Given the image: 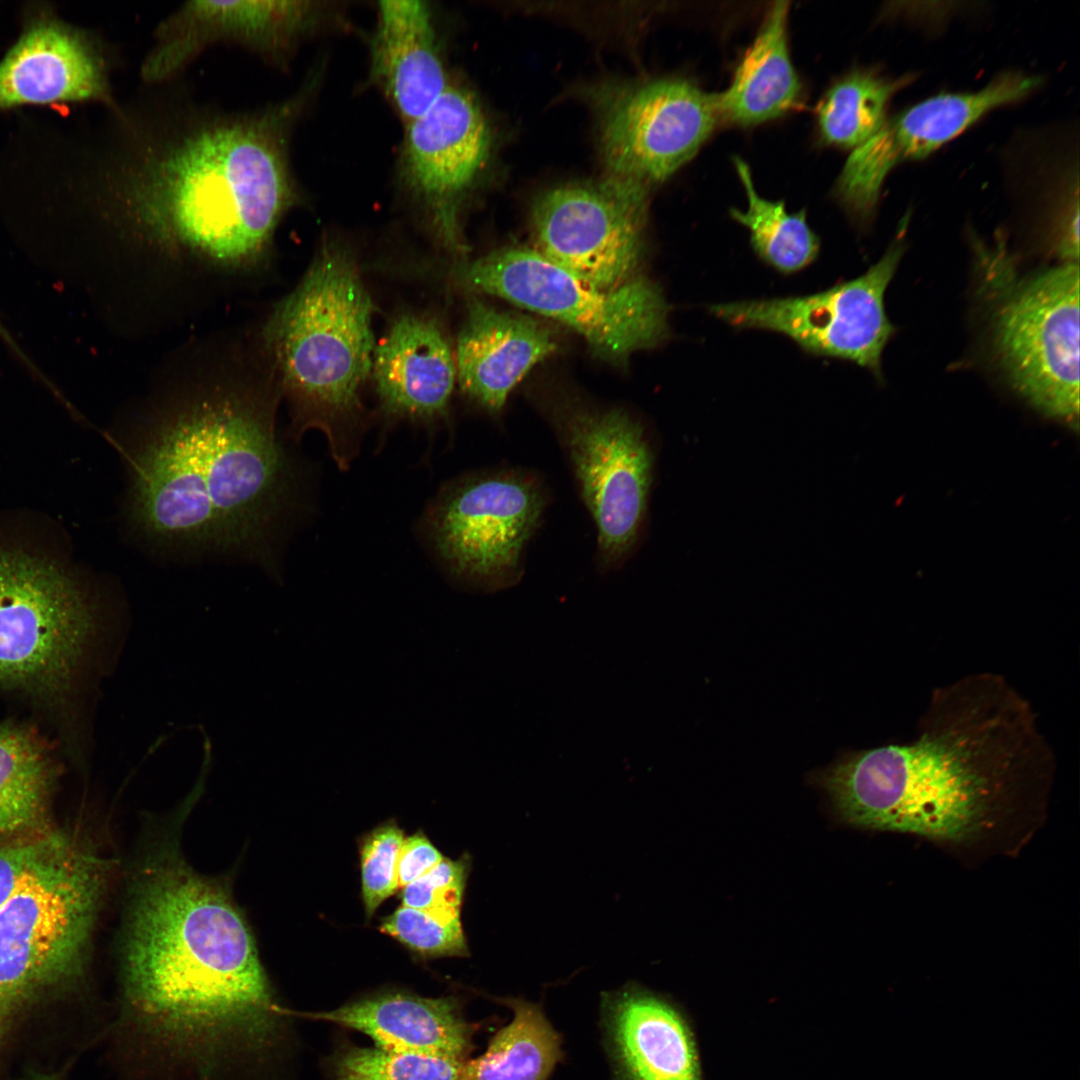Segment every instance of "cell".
<instances>
[{
    "mask_svg": "<svg viewBox=\"0 0 1080 1080\" xmlns=\"http://www.w3.org/2000/svg\"><path fill=\"white\" fill-rule=\"evenodd\" d=\"M453 276L464 288L500 297L567 325L610 361L623 362L668 335L669 306L661 288L645 277L599 289L526 247H506L471 261L461 260Z\"/></svg>",
    "mask_w": 1080,
    "mask_h": 1080,
    "instance_id": "obj_7",
    "label": "cell"
},
{
    "mask_svg": "<svg viewBox=\"0 0 1080 1080\" xmlns=\"http://www.w3.org/2000/svg\"><path fill=\"white\" fill-rule=\"evenodd\" d=\"M380 930L426 957L469 954L460 920L442 921L425 911L401 906L383 919Z\"/></svg>",
    "mask_w": 1080,
    "mask_h": 1080,
    "instance_id": "obj_30",
    "label": "cell"
},
{
    "mask_svg": "<svg viewBox=\"0 0 1080 1080\" xmlns=\"http://www.w3.org/2000/svg\"><path fill=\"white\" fill-rule=\"evenodd\" d=\"M125 989L138 1018L176 1042H259L274 1005L249 929L225 890L176 860L134 889Z\"/></svg>",
    "mask_w": 1080,
    "mask_h": 1080,
    "instance_id": "obj_3",
    "label": "cell"
},
{
    "mask_svg": "<svg viewBox=\"0 0 1080 1080\" xmlns=\"http://www.w3.org/2000/svg\"><path fill=\"white\" fill-rule=\"evenodd\" d=\"M98 630L89 595L65 570L0 550V686L40 696L66 690Z\"/></svg>",
    "mask_w": 1080,
    "mask_h": 1080,
    "instance_id": "obj_9",
    "label": "cell"
},
{
    "mask_svg": "<svg viewBox=\"0 0 1080 1080\" xmlns=\"http://www.w3.org/2000/svg\"><path fill=\"white\" fill-rule=\"evenodd\" d=\"M372 41V74L407 123L450 85L432 11L423 1H382Z\"/></svg>",
    "mask_w": 1080,
    "mask_h": 1080,
    "instance_id": "obj_22",
    "label": "cell"
},
{
    "mask_svg": "<svg viewBox=\"0 0 1080 1080\" xmlns=\"http://www.w3.org/2000/svg\"><path fill=\"white\" fill-rule=\"evenodd\" d=\"M53 772L51 756L37 735L0 723V834L43 824Z\"/></svg>",
    "mask_w": 1080,
    "mask_h": 1080,
    "instance_id": "obj_26",
    "label": "cell"
},
{
    "mask_svg": "<svg viewBox=\"0 0 1080 1080\" xmlns=\"http://www.w3.org/2000/svg\"><path fill=\"white\" fill-rule=\"evenodd\" d=\"M490 150L491 130L481 106L458 85L450 84L424 113L407 123L402 182L426 209L439 245L456 258L468 251L460 205Z\"/></svg>",
    "mask_w": 1080,
    "mask_h": 1080,
    "instance_id": "obj_15",
    "label": "cell"
},
{
    "mask_svg": "<svg viewBox=\"0 0 1080 1080\" xmlns=\"http://www.w3.org/2000/svg\"><path fill=\"white\" fill-rule=\"evenodd\" d=\"M310 1016L358 1030L392 1051L465 1061L472 1047L473 1027L452 998L387 993Z\"/></svg>",
    "mask_w": 1080,
    "mask_h": 1080,
    "instance_id": "obj_23",
    "label": "cell"
},
{
    "mask_svg": "<svg viewBox=\"0 0 1080 1080\" xmlns=\"http://www.w3.org/2000/svg\"><path fill=\"white\" fill-rule=\"evenodd\" d=\"M601 1013L614 1080H699L691 1033L662 997L627 983L602 994Z\"/></svg>",
    "mask_w": 1080,
    "mask_h": 1080,
    "instance_id": "obj_18",
    "label": "cell"
},
{
    "mask_svg": "<svg viewBox=\"0 0 1080 1080\" xmlns=\"http://www.w3.org/2000/svg\"><path fill=\"white\" fill-rule=\"evenodd\" d=\"M374 311L352 250L328 238L264 329L291 405L292 434L319 429L342 469L358 450L360 390L371 374L375 349Z\"/></svg>",
    "mask_w": 1080,
    "mask_h": 1080,
    "instance_id": "obj_4",
    "label": "cell"
},
{
    "mask_svg": "<svg viewBox=\"0 0 1080 1080\" xmlns=\"http://www.w3.org/2000/svg\"><path fill=\"white\" fill-rule=\"evenodd\" d=\"M27 1080H56L50 1076H35Z\"/></svg>",
    "mask_w": 1080,
    "mask_h": 1080,
    "instance_id": "obj_36",
    "label": "cell"
},
{
    "mask_svg": "<svg viewBox=\"0 0 1080 1080\" xmlns=\"http://www.w3.org/2000/svg\"><path fill=\"white\" fill-rule=\"evenodd\" d=\"M501 1002L512 1020L483 1054L463 1062L457 1080H548L563 1056L558 1033L539 1004L520 997Z\"/></svg>",
    "mask_w": 1080,
    "mask_h": 1080,
    "instance_id": "obj_25",
    "label": "cell"
},
{
    "mask_svg": "<svg viewBox=\"0 0 1080 1080\" xmlns=\"http://www.w3.org/2000/svg\"><path fill=\"white\" fill-rule=\"evenodd\" d=\"M403 831L385 823L365 836L360 847L362 897L367 916L398 889L397 864Z\"/></svg>",
    "mask_w": 1080,
    "mask_h": 1080,
    "instance_id": "obj_31",
    "label": "cell"
},
{
    "mask_svg": "<svg viewBox=\"0 0 1080 1080\" xmlns=\"http://www.w3.org/2000/svg\"><path fill=\"white\" fill-rule=\"evenodd\" d=\"M994 264L998 297L992 326L1002 370L1034 408L1077 429L1078 262L1025 277L1015 275L1007 261Z\"/></svg>",
    "mask_w": 1080,
    "mask_h": 1080,
    "instance_id": "obj_8",
    "label": "cell"
},
{
    "mask_svg": "<svg viewBox=\"0 0 1080 1080\" xmlns=\"http://www.w3.org/2000/svg\"><path fill=\"white\" fill-rule=\"evenodd\" d=\"M371 374L388 415L431 422L446 416L457 370L440 323L405 313L375 346Z\"/></svg>",
    "mask_w": 1080,
    "mask_h": 1080,
    "instance_id": "obj_19",
    "label": "cell"
},
{
    "mask_svg": "<svg viewBox=\"0 0 1080 1080\" xmlns=\"http://www.w3.org/2000/svg\"><path fill=\"white\" fill-rule=\"evenodd\" d=\"M268 392L215 388L151 418L127 453L128 512L158 544L255 552L286 507L291 470Z\"/></svg>",
    "mask_w": 1080,
    "mask_h": 1080,
    "instance_id": "obj_1",
    "label": "cell"
},
{
    "mask_svg": "<svg viewBox=\"0 0 1080 1080\" xmlns=\"http://www.w3.org/2000/svg\"><path fill=\"white\" fill-rule=\"evenodd\" d=\"M903 250L895 243L861 276L815 294L719 303L709 312L735 327L783 334L809 354L852 361L879 376L894 332L884 294Z\"/></svg>",
    "mask_w": 1080,
    "mask_h": 1080,
    "instance_id": "obj_14",
    "label": "cell"
},
{
    "mask_svg": "<svg viewBox=\"0 0 1080 1080\" xmlns=\"http://www.w3.org/2000/svg\"><path fill=\"white\" fill-rule=\"evenodd\" d=\"M648 190L607 176L561 185L537 197L531 213L536 249L599 289L636 277Z\"/></svg>",
    "mask_w": 1080,
    "mask_h": 1080,
    "instance_id": "obj_13",
    "label": "cell"
},
{
    "mask_svg": "<svg viewBox=\"0 0 1080 1080\" xmlns=\"http://www.w3.org/2000/svg\"><path fill=\"white\" fill-rule=\"evenodd\" d=\"M320 13L321 8L310 1L187 2L161 24L144 60L143 78L165 80L202 48L220 40L276 52L313 27Z\"/></svg>",
    "mask_w": 1080,
    "mask_h": 1080,
    "instance_id": "obj_17",
    "label": "cell"
},
{
    "mask_svg": "<svg viewBox=\"0 0 1080 1080\" xmlns=\"http://www.w3.org/2000/svg\"><path fill=\"white\" fill-rule=\"evenodd\" d=\"M913 77L897 78L872 70H856L835 83L817 110L821 136L827 143L856 148L876 134L887 120L891 97Z\"/></svg>",
    "mask_w": 1080,
    "mask_h": 1080,
    "instance_id": "obj_28",
    "label": "cell"
},
{
    "mask_svg": "<svg viewBox=\"0 0 1080 1080\" xmlns=\"http://www.w3.org/2000/svg\"><path fill=\"white\" fill-rule=\"evenodd\" d=\"M108 99L96 50L80 32L56 20L30 24L0 62V109Z\"/></svg>",
    "mask_w": 1080,
    "mask_h": 1080,
    "instance_id": "obj_20",
    "label": "cell"
},
{
    "mask_svg": "<svg viewBox=\"0 0 1080 1080\" xmlns=\"http://www.w3.org/2000/svg\"><path fill=\"white\" fill-rule=\"evenodd\" d=\"M468 870L467 857L459 860L443 858L404 887L403 905L425 911L442 921L460 920Z\"/></svg>",
    "mask_w": 1080,
    "mask_h": 1080,
    "instance_id": "obj_32",
    "label": "cell"
},
{
    "mask_svg": "<svg viewBox=\"0 0 1080 1080\" xmlns=\"http://www.w3.org/2000/svg\"><path fill=\"white\" fill-rule=\"evenodd\" d=\"M1041 82L1038 75L1008 71L978 91L939 94L887 118L847 159L837 184L841 203L855 218H868L894 166L929 155L989 111L1029 95Z\"/></svg>",
    "mask_w": 1080,
    "mask_h": 1080,
    "instance_id": "obj_16",
    "label": "cell"
},
{
    "mask_svg": "<svg viewBox=\"0 0 1080 1080\" xmlns=\"http://www.w3.org/2000/svg\"><path fill=\"white\" fill-rule=\"evenodd\" d=\"M982 751L960 732L927 734L912 744L846 754L811 779L850 824L959 839L986 809Z\"/></svg>",
    "mask_w": 1080,
    "mask_h": 1080,
    "instance_id": "obj_5",
    "label": "cell"
},
{
    "mask_svg": "<svg viewBox=\"0 0 1080 1080\" xmlns=\"http://www.w3.org/2000/svg\"><path fill=\"white\" fill-rule=\"evenodd\" d=\"M73 841L43 834L0 845V908L23 886L60 857Z\"/></svg>",
    "mask_w": 1080,
    "mask_h": 1080,
    "instance_id": "obj_33",
    "label": "cell"
},
{
    "mask_svg": "<svg viewBox=\"0 0 1080 1080\" xmlns=\"http://www.w3.org/2000/svg\"><path fill=\"white\" fill-rule=\"evenodd\" d=\"M295 107L198 122L151 143L113 188L120 226L171 259L256 264L297 199L286 153Z\"/></svg>",
    "mask_w": 1080,
    "mask_h": 1080,
    "instance_id": "obj_2",
    "label": "cell"
},
{
    "mask_svg": "<svg viewBox=\"0 0 1080 1080\" xmlns=\"http://www.w3.org/2000/svg\"><path fill=\"white\" fill-rule=\"evenodd\" d=\"M735 166L745 188L746 211L730 210L731 217L750 232V243L766 264L783 274L798 272L818 256L820 240L806 221L805 210L788 213L783 201L758 195L748 165L739 158Z\"/></svg>",
    "mask_w": 1080,
    "mask_h": 1080,
    "instance_id": "obj_27",
    "label": "cell"
},
{
    "mask_svg": "<svg viewBox=\"0 0 1080 1080\" xmlns=\"http://www.w3.org/2000/svg\"><path fill=\"white\" fill-rule=\"evenodd\" d=\"M0 336H1L2 338H3V340H5V341H6V342H7V343H8L9 345H10V347H11L12 349L16 350V352H17V354H18V355L22 356V353H21V352H20V351L18 350V347H17V345H16V344H15V343L13 342V340H12L11 336H10V335H9V333H8V332L6 331V329H5V328H4V326H3L2 324H1V322H0Z\"/></svg>",
    "mask_w": 1080,
    "mask_h": 1080,
    "instance_id": "obj_35",
    "label": "cell"
},
{
    "mask_svg": "<svg viewBox=\"0 0 1080 1080\" xmlns=\"http://www.w3.org/2000/svg\"><path fill=\"white\" fill-rule=\"evenodd\" d=\"M443 856L422 833L404 838L398 857V888H404L442 861Z\"/></svg>",
    "mask_w": 1080,
    "mask_h": 1080,
    "instance_id": "obj_34",
    "label": "cell"
},
{
    "mask_svg": "<svg viewBox=\"0 0 1080 1080\" xmlns=\"http://www.w3.org/2000/svg\"><path fill=\"white\" fill-rule=\"evenodd\" d=\"M595 98L608 176L647 190L696 154L719 116L715 95L679 78L605 87Z\"/></svg>",
    "mask_w": 1080,
    "mask_h": 1080,
    "instance_id": "obj_12",
    "label": "cell"
},
{
    "mask_svg": "<svg viewBox=\"0 0 1080 1080\" xmlns=\"http://www.w3.org/2000/svg\"><path fill=\"white\" fill-rule=\"evenodd\" d=\"M551 423L597 531L602 568L633 551L643 530L654 453L641 422L622 408L561 405Z\"/></svg>",
    "mask_w": 1080,
    "mask_h": 1080,
    "instance_id": "obj_11",
    "label": "cell"
},
{
    "mask_svg": "<svg viewBox=\"0 0 1080 1080\" xmlns=\"http://www.w3.org/2000/svg\"><path fill=\"white\" fill-rule=\"evenodd\" d=\"M106 874L73 842L0 908V1051L32 1005L80 976Z\"/></svg>",
    "mask_w": 1080,
    "mask_h": 1080,
    "instance_id": "obj_6",
    "label": "cell"
},
{
    "mask_svg": "<svg viewBox=\"0 0 1080 1080\" xmlns=\"http://www.w3.org/2000/svg\"><path fill=\"white\" fill-rule=\"evenodd\" d=\"M789 2L774 3L730 86L715 95L718 114L740 125L778 117L799 100L801 85L787 45Z\"/></svg>",
    "mask_w": 1080,
    "mask_h": 1080,
    "instance_id": "obj_24",
    "label": "cell"
},
{
    "mask_svg": "<svg viewBox=\"0 0 1080 1080\" xmlns=\"http://www.w3.org/2000/svg\"><path fill=\"white\" fill-rule=\"evenodd\" d=\"M464 1061L374 1048L351 1047L334 1062L337 1080H457Z\"/></svg>",
    "mask_w": 1080,
    "mask_h": 1080,
    "instance_id": "obj_29",
    "label": "cell"
},
{
    "mask_svg": "<svg viewBox=\"0 0 1080 1080\" xmlns=\"http://www.w3.org/2000/svg\"><path fill=\"white\" fill-rule=\"evenodd\" d=\"M545 506L544 489L528 472L474 473L437 497L426 534L456 578L485 591L505 589L522 577L523 555Z\"/></svg>",
    "mask_w": 1080,
    "mask_h": 1080,
    "instance_id": "obj_10",
    "label": "cell"
},
{
    "mask_svg": "<svg viewBox=\"0 0 1080 1080\" xmlns=\"http://www.w3.org/2000/svg\"><path fill=\"white\" fill-rule=\"evenodd\" d=\"M457 337L456 370L462 391L491 413L556 349L551 331L535 319L473 299Z\"/></svg>",
    "mask_w": 1080,
    "mask_h": 1080,
    "instance_id": "obj_21",
    "label": "cell"
}]
</instances>
